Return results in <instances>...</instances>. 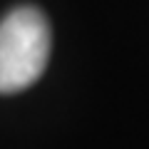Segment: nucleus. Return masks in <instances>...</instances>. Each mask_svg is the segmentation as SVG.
Masks as SVG:
<instances>
[{
	"instance_id": "obj_1",
	"label": "nucleus",
	"mask_w": 149,
	"mask_h": 149,
	"mask_svg": "<svg viewBox=\"0 0 149 149\" xmlns=\"http://www.w3.org/2000/svg\"><path fill=\"white\" fill-rule=\"evenodd\" d=\"M50 60V25L37 8H15L0 22V92L30 87Z\"/></svg>"
}]
</instances>
